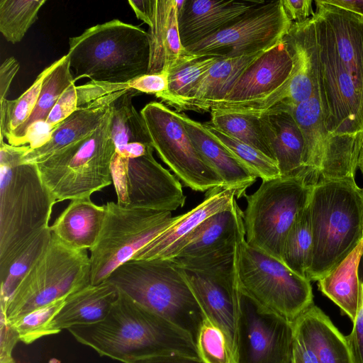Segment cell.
<instances>
[{"label":"cell","mask_w":363,"mask_h":363,"mask_svg":"<svg viewBox=\"0 0 363 363\" xmlns=\"http://www.w3.org/2000/svg\"><path fill=\"white\" fill-rule=\"evenodd\" d=\"M235 189L216 186L206 191L201 203L175 220L138 251L132 259H173L196 228L213 215L230 208L237 200Z\"/></svg>","instance_id":"cell-19"},{"label":"cell","mask_w":363,"mask_h":363,"mask_svg":"<svg viewBox=\"0 0 363 363\" xmlns=\"http://www.w3.org/2000/svg\"><path fill=\"white\" fill-rule=\"evenodd\" d=\"M106 281L186 332L196 344L206 317L172 259H131L116 268Z\"/></svg>","instance_id":"cell-6"},{"label":"cell","mask_w":363,"mask_h":363,"mask_svg":"<svg viewBox=\"0 0 363 363\" xmlns=\"http://www.w3.org/2000/svg\"><path fill=\"white\" fill-rule=\"evenodd\" d=\"M152 23L147 32L150 65L147 74L169 72L186 54L179 32L176 0H152Z\"/></svg>","instance_id":"cell-25"},{"label":"cell","mask_w":363,"mask_h":363,"mask_svg":"<svg viewBox=\"0 0 363 363\" xmlns=\"http://www.w3.org/2000/svg\"><path fill=\"white\" fill-rule=\"evenodd\" d=\"M180 270L206 318L223 333L235 360L241 295L238 269L207 274Z\"/></svg>","instance_id":"cell-18"},{"label":"cell","mask_w":363,"mask_h":363,"mask_svg":"<svg viewBox=\"0 0 363 363\" xmlns=\"http://www.w3.org/2000/svg\"><path fill=\"white\" fill-rule=\"evenodd\" d=\"M20 340L16 331L1 318V355L0 362L12 359L11 352L16 343Z\"/></svg>","instance_id":"cell-46"},{"label":"cell","mask_w":363,"mask_h":363,"mask_svg":"<svg viewBox=\"0 0 363 363\" xmlns=\"http://www.w3.org/2000/svg\"><path fill=\"white\" fill-rule=\"evenodd\" d=\"M111 122V106L93 133L36 164L56 203L91 197L112 184L111 164L116 147Z\"/></svg>","instance_id":"cell-7"},{"label":"cell","mask_w":363,"mask_h":363,"mask_svg":"<svg viewBox=\"0 0 363 363\" xmlns=\"http://www.w3.org/2000/svg\"><path fill=\"white\" fill-rule=\"evenodd\" d=\"M257 116L281 177L303 178L308 183L303 165L304 138L291 108L280 104Z\"/></svg>","instance_id":"cell-21"},{"label":"cell","mask_w":363,"mask_h":363,"mask_svg":"<svg viewBox=\"0 0 363 363\" xmlns=\"http://www.w3.org/2000/svg\"><path fill=\"white\" fill-rule=\"evenodd\" d=\"M243 217L235 200L201 224L174 258H198L223 249L245 233Z\"/></svg>","instance_id":"cell-30"},{"label":"cell","mask_w":363,"mask_h":363,"mask_svg":"<svg viewBox=\"0 0 363 363\" xmlns=\"http://www.w3.org/2000/svg\"><path fill=\"white\" fill-rule=\"evenodd\" d=\"M196 346L205 363H235L223 333L207 318L201 328Z\"/></svg>","instance_id":"cell-42"},{"label":"cell","mask_w":363,"mask_h":363,"mask_svg":"<svg viewBox=\"0 0 363 363\" xmlns=\"http://www.w3.org/2000/svg\"><path fill=\"white\" fill-rule=\"evenodd\" d=\"M362 189L355 181L325 180L312 186L308 206L313 248L306 278L318 281L363 240Z\"/></svg>","instance_id":"cell-4"},{"label":"cell","mask_w":363,"mask_h":363,"mask_svg":"<svg viewBox=\"0 0 363 363\" xmlns=\"http://www.w3.org/2000/svg\"><path fill=\"white\" fill-rule=\"evenodd\" d=\"M210 113L209 124L275 160L263 132L259 116L219 111H211Z\"/></svg>","instance_id":"cell-37"},{"label":"cell","mask_w":363,"mask_h":363,"mask_svg":"<svg viewBox=\"0 0 363 363\" xmlns=\"http://www.w3.org/2000/svg\"><path fill=\"white\" fill-rule=\"evenodd\" d=\"M168 78V72L146 74L128 82V85L130 89H134L140 93L157 95L167 91Z\"/></svg>","instance_id":"cell-44"},{"label":"cell","mask_w":363,"mask_h":363,"mask_svg":"<svg viewBox=\"0 0 363 363\" xmlns=\"http://www.w3.org/2000/svg\"><path fill=\"white\" fill-rule=\"evenodd\" d=\"M282 41L292 58L294 69L285 99L281 104L292 109L311 97L318 82L313 16L301 23H292Z\"/></svg>","instance_id":"cell-22"},{"label":"cell","mask_w":363,"mask_h":363,"mask_svg":"<svg viewBox=\"0 0 363 363\" xmlns=\"http://www.w3.org/2000/svg\"><path fill=\"white\" fill-rule=\"evenodd\" d=\"M363 253V240L338 265L318 281L319 290L354 321L359 301V263Z\"/></svg>","instance_id":"cell-31"},{"label":"cell","mask_w":363,"mask_h":363,"mask_svg":"<svg viewBox=\"0 0 363 363\" xmlns=\"http://www.w3.org/2000/svg\"><path fill=\"white\" fill-rule=\"evenodd\" d=\"M359 301L350 333L346 336L356 363H363V253L359 267Z\"/></svg>","instance_id":"cell-43"},{"label":"cell","mask_w":363,"mask_h":363,"mask_svg":"<svg viewBox=\"0 0 363 363\" xmlns=\"http://www.w3.org/2000/svg\"><path fill=\"white\" fill-rule=\"evenodd\" d=\"M327 3L348 10L363 18V0H325Z\"/></svg>","instance_id":"cell-52"},{"label":"cell","mask_w":363,"mask_h":363,"mask_svg":"<svg viewBox=\"0 0 363 363\" xmlns=\"http://www.w3.org/2000/svg\"><path fill=\"white\" fill-rule=\"evenodd\" d=\"M104 216V206L95 204L91 197L73 199L50 228L66 246L88 250L99 237Z\"/></svg>","instance_id":"cell-29"},{"label":"cell","mask_w":363,"mask_h":363,"mask_svg":"<svg viewBox=\"0 0 363 363\" xmlns=\"http://www.w3.org/2000/svg\"><path fill=\"white\" fill-rule=\"evenodd\" d=\"M312 248L313 235L308 203L298 213L286 235L281 262L297 274L306 278Z\"/></svg>","instance_id":"cell-36"},{"label":"cell","mask_w":363,"mask_h":363,"mask_svg":"<svg viewBox=\"0 0 363 363\" xmlns=\"http://www.w3.org/2000/svg\"><path fill=\"white\" fill-rule=\"evenodd\" d=\"M293 322L241 293L235 363H292Z\"/></svg>","instance_id":"cell-17"},{"label":"cell","mask_w":363,"mask_h":363,"mask_svg":"<svg viewBox=\"0 0 363 363\" xmlns=\"http://www.w3.org/2000/svg\"><path fill=\"white\" fill-rule=\"evenodd\" d=\"M52 69L45 68L32 85L18 98L0 101V138H8L24 123L32 114L37 103L44 79Z\"/></svg>","instance_id":"cell-40"},{"label":"cell","mask_w":363,"mask_h":363,"mask_svg":"<svg viewBox=\"0 0 363 363\" xmlns=\"http://www.w3.org/2000/svg\"><path fill=\"white\" fill-rule=\"evenodd\" d=\"M291 25L281 0L262 1L230 26L185 50L219 58L265 52L281 40Z\"/></svg>","instance_id":"cell-14"},{"label":"cell","mask_w":363,"mask_h":363,"mask_svg":"<svg viewBox=\"0 0 363 363\" xmlns=\"http://www.w3.org/2000/svg\"><path fill=\"white\" fill-rule=\"evenodd\" d=\"M128 90L102 96L79 108L52 130L48 142L35 149L29 147L22 157V162L38 164L93 133L104 121L113 103Z\"/></svg>","instance_id":"cell-23"},{"label":"cell","mask_w":363,"mask_h":363,"mask_svg":"<svg viewBox=\"0 0 363 363\" xmlns=\"http://www.w3.org/2000/svg\"><path fill=\"white\" fill-rule=\"evenodd\" d=\"M239 57L219 58L189 91L180 111H209L223 101L244 70L262 53Z\"/></svg>","instance_id":"cell-28"},{"label":"cell","mask_w":363,"mask_h":363,"mask_svg":"<svg viewBox=\"0 0 363 363\" xmlns=\"http://www.w3.org/2000/svg\"><path fill=\"white\" fill-rule=\"evenodd\" d=\"M86 250L70 248L55 236L13 292L1 318L13 320L91 284Z\"/></svg>","instance_id":"cell-8"},{"label":"cell","mask_w":363,"mask_h":363,"mask_svg":"<svg viewBox=\"0 0 363 363\" xmlns=\"http://www.w3.org/2000/svg\"><path fill=\"white\" fill-rule=\"evenodd\" d=\"M67 297L38 308L9 323L18 333L20 341L30 344L48 335V327L64 305Z\"/></svg>","instance_id":"cell-41"},{"label":"cell","mask_w":363,"mask_h":363,"mask_svg":"<svg viewBox=\"0 0 363 363\" xmlns=\"http://www.w3.org/2000/svg\"><path fill=\"white\" fill-rule=\"evenodd\" d=\"M240 292L260 307L294 322L313 305L310 281L281 260L242 242L239 258Z\"/></svg>","instance_id":"cell-11"},{"label":"cell","mask_w":363,"mask_h":363,"mask_svg":"<svg viewBox=\"0 0 363 363\" xmlns=\"http://www.w3.org/2000/svg\"><path fill=\"white\" fill-rule=\"evenodd\" d=\"M153 151L154 147L151 145L134 142L116 150V153L123 157L132 158L140 157Z\"/></svg>","instance_id":"cell-50"},{"label":"cell","mask_w":363,"mask_h":363,"mask_svg":"<svg viewBox=\"0 0 363 363\" xmlns=\"http://www.w3.org/2000/svg\"><path fill=\"white\" fill-rule=\"evenodd\" d=\"M140 113L154 150L186 186L201 192L216 186L226 187L194 147L176 111L153 101Z\"/></svg>","instance_id":"cell-13"},{"label":"cell","mask_w":363,"mask_h":363,"mask_svg":"<svg viewBox=\"0 0 363 363\" xmlns=\"http://www.w3.org/2000/svg\"><path fill=\"white\" fill-rule=\"evenodd\" d=\"M285 13L292 23H301L311 18L314 12L311 0H281Z\"/></svg>","instance_id":"cell-45"},{"label":"cell","mask_w":363,"mask_h":363,"mask_svg":"<svg viewBox=\"0 0 363 363\" xmlns=\"http://www.w3.org/2000/svg\"><path fill=\"white\" fill-rule=\"evenodd\" d=\"M313 16L323 121L333 134L363 138V18L325 0Z\"/></svg>","instance_id":"cell-1"},{"label":"cell","mask_w":363,"mask_h":363,"mask_svg":"<svg viewBox=\"0 0 363 363\" xmlns=\"http://www.w3.org/2000/svg\"><path fill=\"white\" fill-rule=\"evenodd\" d=\"M139 94L128 89L111 105V137L116 150L134 142L152 145L144 120L132 103Z\"/></svg>","instance_id":"cell-34"},{"label":"cell","mask_w":363,"mask_h":363,"mask_svg":"<svg viewBox=\"0 0 363 363\" xmlns=\"http://www.w3.org/2000/svg\"><path fill=\"white\" fill-rule=\"evenodd\" d=\"M118 292L104 320L67 329L77 342L123 363L169 354L201 358L189 334Z\"/></svg>","instance_id":"cell-2"},{"label":"cell","mask_w":363,"mask_h":363,"mask_svg":"<svg viewBox=\"0 0 363 363\" xmlns=\"http://www.w3.org/2000/svg\"><path fill=\"white\" fill-rule=\"evenodd\" d=\"M19 69V64L13 57L6 59L0 67V101L6 99L10 86Z\"/></svg>","instance_id":"cell-47"},{"label":"cell","mask_w":363,"mask_h":363,"mask_svg":"<svg viewBox=\"0 0 363 363\" xmlns=\"http://www.w3.org/2000/svg\"><path fill=\"white\" fill-rule=\"evenodd\" d=\"M127 363H205L199 357L169 354H160L131 360Z\"/></svg>","instance_id":"cell-49"},{"label":"cell","mask_w":363,"mask_h":363,"mask_svg":"<svg viewBox=\"0 0 363 363\" xmlns=\"http://www.w3.org/2000/svg\"><path fill=\"white\" fill-rule=\"evenodd\" d=\"M361 194H362V214H363V189H362Z\"/></svg>","instance_id":"cell-55"},{"label":"cell","mask_w":363,"mask_h":363,"mask_svg":"<svg viewBox=\"0 0 363 363\" xmlns=\"http://www.w3.org/2000/svg\"><path fill=\"white\" fill-rule=\"evenodd\" d=\"M111 172L121 206L172 212L185 203L180 182L156 161L153 152L132 158L115 152Z\"/></svg>","instance_id":"cell-16"},{"label":"cell","mask_w":363,"mask_h":363,"mask_svg":"<svg viewBox=\"0 0 363 363\" xmlns=\"http://www.w3.org/2000/svg\"><path fill=\"white\" fill-rule=\"evenodd\" d=\"M128 4L134 11L136 17L150 26L152 23V0H130L128 1Z\"/></svg>","instance_id":"cell-51"},{"label":"cell","mask_w":363,"mask_h":363,"mask_svg":"<svg viewBox=\"0 0 363 363\" xmlns=\"http://www.w3.org/2000/svg\"><path fill=\"white\" fill-rule=\"evenodd\" d=\"M177 112V111H176ZM194 147L228 188L238 192L237 199L246 196V190L257 177L232 152L213 138L204 123L177 112Z\"/></svg>","instance_id":"cell-24"},{"label":"cell","mask_w":363,"mask_h":363,"mask_svg":"<svg viewBox=\"0 0 363 363\" xmlns=\"http://www.w3.org/2000/svg\"><path fill=\"white\" fill-rule=\"evenodd\" d=\"M311 185L299 177L262 181L245 196V241L250 247L281 261L286 235L298 213L309 201Z\"/></svg>","instance_id":"cell-9"},{"label":"cell","mask_w":363,"mask_h":363,"mask_svg":"<svg viewBox=\"0 0 363 363\" xmlns=\"http://www.w3.org/2000/svg\"><path fill=\"white\" fill-rule=\"evenodd\" d=\"M357 167L360 169L363 174V145L359 152Z\"/></svg>","instance_id":"cell-53"},{"label":"cell","mask_w":363,"mask_h":363,"mask_svg":"<svg viewBox=\"0 0 363 363\" xmlns=\"http://www.w3.org/2000/svg\"><path fill=\"white\" fill-rule=\"evenodd\" d=\"M104 206L102 227L89 250L91 285L105 281L176 218L170 211L129 208L113 201Z\"/></svg>","instance_id":"cell-10"},{"label":"cell","mask_w":363,"mask_h":363,"mask_svg":"<svg viewBox=\"0 0 363 363\" xmlns=\"http://www.w3.org/2000/svg\"><path fill=\"white\" fill-rule=\"evenodd\" d=\"M29 147L0 138V275L23 245L50 226L56 203L37 164L22 162Z\"/></svg>","instance_id":"cell-3"},{"label":"cell","mask_w":363,"mask_h":363,"mask_svg":"<svg viewBox=\"0 0 363 363\" xmlns=\"http://www.w3.org/2000/svg\"><path fill=\"white\" fill-rule=\"evenodd\" d=\"M51 238L50 226L39 231L16 253L6 272L0 275L1 311L5 309L15 289L47 247Z\"/></svg>","instance_id":"cell-35"},{"label":"cell","mask_w":363,"mask_h":363,"mask_svg":"<svg viewBox=\"0 0 363 363\" xmlns=\"http://www.w3.org/2000/svg\"><path fill=\"white\" fill-rule=\"evenodd\" d=\"M218 59L186 52L179 62L169 72L167 91L155 95L156 97L179 112L189 91Z\"/></svg>","instance_id":"cell-33"},{"label":"cell","mask_w":363,"mask_h":363,"mask_svg":"<svg viewBox=\"0 0 363 363\" xmlns=\"http://www.w3.org/2000/svg\"><path fill=\"white\" fill-rule=\"evenodd\" d=\"M118 290L110 282L89 284L69 295L50 323L48 335L74 325H89L104 320L118 296Z\"/></svg>","instance_id":"cell-26"},{"label":"cell","mask_w":363,"mask_h":363,"mask_svg":"<svg viewBox=\"0 0 363 363\" xmlns=\"http://www.w3.org/2000/svg\"><path fill=\"white\" fill-rule=\"evenodd\" d=\"M293 325L294 333L314 350L319 363H356L346 336L315 305L301 314Z\"/></svg>","instance_id":"cell-27"},{"label":"cell","mask_w":363,"mask_h":363,"mask_svg":"<svg viewBox=\"0 0 363 363\" xmlns=\"http://www.w3.org/2000/svg\"><path fill=\"white\" fill-rule=\"evenodd\" d=\"M45 0H1L0 32L13 44L23 39L38 19V13Z\"/></svg>","instance_id":"cell-38"},{"label":"cell","mask_w":363,"mask_h":363,"mask_svg":"<svg viewBox=\"0 0 363 363\" xmlns=\"http://www.w3.org/2000/svg\"><path fill=\"white\" fill-rule=\"evenodd\" d=\"M74 82L83 77L99 83L123 84L148 73L147 32L114 19L69 39L67 54Z\"/></svg>","instance_id":"cell-5"},{"label":"cell","mask_w":363,"mask_h":363,"mask_svg":"<svg viewBox=\"0 0 363 363\" xmlns=\"http://www.w3.org/2000/svg\"><path fill=\"white\" fill-rule=\"evenodd\" d=\"M204 125L211 136L232 152L257 177L261 178L262 181L281 177L275 160L256 148L225 134L208 123Z\"/></svg>","instance_id":"cell-39"},{"label":"cell","mask_w":363,"mask_h":363,"mask_svg":"<svg viewBox=\"0 0 363 363\" xmlns=\"http://www.w3.org/2000/svg\"><path fill=\"white\" fill-rule=\"evenodd\" d=\"M1 363H15V362H13V359H11V360H9V361L2 362Z\"/></svg>","instance_id":"cell-54"},{"label":"cell","mask_w":363,"mask_h":363,"mask_svg":"<svg viewBox=\"0 0 363 363\" xmlns=\"http://www.w3.org/2000/svg\"><path fill=\"white\" fill-rule=\"evenodd\" d=\"M261 1L184 0L178 13L179 32L183 47L186 48L227 28Z\"/></svg>","instance_id":"cell-20"},{"label":"cell","mask_w":363,"mask_h":363,"mask_svg":"<svg viewBox=\"0 0 363 363\" xmlns=\"http://www.w3.org/2000/svg\"><path fill=\"white\" fill-rule=\"evenodd\" d=\"M318 82L310 99L291 109L304 138L303 165L308 184L354 180L363 138L330 133L326 128Z\"/></svg>","instance_id":"cell-12"},{"label":"cell","mask_w":363,"mask_h":363,"mask_svg":"<svg viewBox=\"0 0 363 363\" xmlns=\"http://www.w3.org/2000/svg\"><path fill=\"white\" fill-rule=\"evenodd\" d=\"M292 363H319L314 350L294 331Z\"/></svg>","instance_id":"cell-48"},{"label":"cell","mask_w":363,"mask_h":363,"mask_svg":"<svg viewBox=\"0 0 363 363\" xmlns=\"http://www.w3.org/2000/svg\"><path fill=\"white\" fill-rule=\"evenodd\" d=\"M294 69L292 58L281 40L250 65L227 96L211 111L259 116L281 104Z\"/></svg>","instance_id":"cell-15"},{"label":"cell","mask_w":363,"mask_h":363,"mask_svg":"<svg viewBox=\"0 0 363 363\" xmlns=\"http://www.w3.org/2000/svg\"><path fill=\"white\" fill-rule=\"evenodd\" d=\"M75 83L71 73L67 55L52 63V69L43 80L34 110L28 120L16 129L8 138V143L14 146L25 145L30 127L38 122H45L64 91Z\"/></svg>","instance_id":"cell-32"}]
</instances>
